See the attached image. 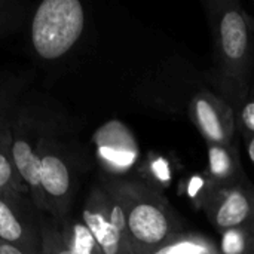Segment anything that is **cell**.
Wrapping results in <instances>:
<instances>
[{
  "label": "cell",
  "mask_w": 254,
  "mask_h": 254,
  "mask_svg": "<svg viewBox=\"0 0 254 254\" xmlns=\"http://www.w3.org/2000/svg\"><path fill=\"white\" fill-rule=\"evenodd\" d=\"M153 254H174V252H173V249H171V246L168 243L167 246H164L162 249H159L158 252H155Z\"/></svg>",
  "instance_id": "20"
},
{
  "label": "cell",
  "mask_w": 254,
  "mask_h": 254,
  "mask_svg": "<svg viewBox=\"0 0 254 254\" xmlns=\"http://www.w3.org/2000/svg\"><path fill=\"white\" fill-rule=\"evenodd\" d=\"M252 254H254V249H253V253H252Z\"/></svg>",
  "instance_id": "21"
},
{
  "label": "cell",
  "mask_w": 254,
  "mask_h": 254,
  "mask_svg": "<svg viewBox=\"0 0 254 254\" xmlns=\"http://www.w3.org/2000/svg\"><path fill=\"white\" fill-rule=\"evenodd\" d=\"M85 9L79 0H45L31 21V45L43 60H58L82 37Z\"/></svg>",
  "instance_id": "3"
},
{
  "label": "cell",
  "mask_w": 254,
  "mask_h": 254,
  "mask_svg": "<svg viewBox=\"0 0 254 254\" xmlns=\"http://www.w3.org/2000/svg\"><path fill=\"white\" fill-rule=\"evenodd\" d=\"M182 193L195 208L205 211L213 195L216 193V188L210 182L205 171L195 173L182 183Z\"/></svg>",
  "instance_id": "13"
},
{
  "label": "cell",
  "mask_w": 254,
  "mask_h": 254,
  "mask_svg": "<svg viewBox=\"0 0 254 254\" xmlns=\"http://www.w3.org/2000/svg\"><path fill=\"white\" fill-rule=\"evenodd\" d=\"M12 159L16 171L24 179V182L31 189H39L42 171L40 158L36 155V152L25 140H15L12 146Z\"/></svg>",
  "instance_id": "12"
},
{
  "label": "cell",
  "mask_w": 254,
  "mask_h": 254,
  "mask_svg": "<svg viewBox=\"0 0 254 254\" xmlns=\"http://www.w3.org/2000/svg\"><path fill=\"white\" fill-rule=\"evenodd\" d=\"M12 180V165L4 155L0 153V189Z\"/></svg>",
  "instance_id": "17"
},
{
  "label": "cell",
  "mask_w": 254,
  "mask_h": 254,
  "mask_svg": "<svg viewBox=\"0 0 254 254\" xmlns=\"http://www.w3.org/2000/svg\"><path fill=\"white\" fill-rule=\"evenodd\" d=\"M40 188L52 198H61L70 189V171L61 158L55 155H43L40 158Z\"/></svg>",
  "instance_id": "9"
},
{
  "label": "cell",
  "mask_w": 254,
  "mask_h": 254,
  "mask_svg": "<svg viewBox=\"0 0 254 254\" xmlns=\"http://www.w3.org/2000/svg\"><path fill=\"white\" fill-rule=\"evenodd\" d=\"M205 213L219 234L229 229L252 228L254 226V185L247 180L216 190Z\"/></svg>",
  "instance_id": "6"
},
{
  "label": "cell",
  "mask_w": 254,
  "mask_h": 254,
  "mask_svg": "<svg viewBox=\"0 0 254 254\" xmlns=\"http://www.w3.org/2000/svg\"><path fill=\"white\" fill-rule=\"evenodd\" d=\"M0 241L19 249L22 253L33 254L30 247L31 241L27 234L24 222L9 202L0 198Z\"/></svg>",
  "instance_id": "10"
},
{
  "label": "cell",
  "mask_w": 254,
  "mask_h": 254,
  "mask_svg": "<svg viewBox=\"0 0 254 254\" xmlns=\"http://www.w3.org/2000/svg\"><path fill=\"white\" fill-rule=\"evenodd\" d=\"M237 118V131L241 132L244 141H249L254 137V86H250L247 95L240 103L235 110Z\"/></svg>",
  "instance_id": "15"
},
{
  "label": "cell",
  "mask_w": 254,
  "mask_h": 254,
  "mask_svg": "<svg viewBox=\"0 0 254 254\" xmlns=\"http://www.w3.org/2000/svg\"><path fill=\"white\" fill-rule=\"evenodd\" d=\"M254 249V226L229 229L220 234L219 254H252Z\"/></svg>",
  "instance_id": "14"
},
{
  "label": "cell",
  "mask_w": 254,
  "mask_h": 254,
  "mask_svg": "<svg viewBox=\"0 0 254 254\" xmlns=\"http://www.w3.org/2000/svg\"><path fill=\"white\" fill-rule=\"evenodd\" d=\"M122 205L134 254H153L185 232L183 222L164 193L143 182H106Z\"/></svg>",
  "instance_id": "2"
},
{
  "label": "cell",
  "mask_w": 254,
  "mask_h": 254,
  "mask_svg": "<svg viewBox=\"0 0 254 254\" xmlns=\"http://www.w3.org/2000/svg\"><path fill=\"white\" fill-rule=\"evenodd\" d=\"M205 9L222 97L237 110L250 89L254 19L235 0H211L205 3Z\"/></svg>",
  "instance_id": "1"
},
{
  "label": "cell",
  "mask_w": 254,
  "mask_h": 254,
  "mask_svg": "<svg viewBox=\"0 0 254 254\" xmlns=\"http://www.w3.org/2000/svg\"><path fill=\"white\" fill-rule=\"evenodd\" d=\"M83 225L103 254H134L122 205L106 185L89 195L83 210Z\"/></svg>",
  "instance_id": "4"
},
{
  "label": "cell",
  "mask_w": 254,
  "mask_h": 254,
  "mask_svg": "<svg viewBox=\"0 0 254 254\" xmlns=\"http://www.w3.org/2000/svg\"><path fill=\"white\" fill-rule=\"evenodd\" d=\"M207 153H208V164H207L205 174L208 176L216 190L231 188L249 180L241 165V158L237 144H231V146L208 144Z\"/></svg>",
  "instance_id": "8"
},
{
  "label": "cell",
  "mask_w": 254,
  "mask_h": 254,
  "mask_svg": "<svg viewBox=\"0 0 254 254\" xmlns=\"http://www.w3.org/2000/svg\"><path fill=\"white\" fill-rule=\"evenodd\" d=\"M246 146H247V156H249V159H250V162H252L254 168V137L250 138L249 141H246Z\"/></svg>",
  "instance_id": "19"
},
{
  "label": "cell",
  "mask_w": 254,
  "mask_h": 254,
  "mask_svg": "<svg viewBox=\"0 0 254 254\" xmlns=\"http://www.w3.org/2000/svg\"><path fill=\"white\" fill-rule=\"evenodd\" d=\"M100 156L116 173H122L135 165L138 146L129 129L121 122H109L97 134Z\"/></svg>",
  "instance_id": "7"
},
{
  "label": "cell",
  "mask_w": 254,
  "mask_h": 254,
  "mask_svg": "<svg viewBox=\"0 0 254 254\" xmlns=\"http://www.w3.org/2000/svg\"><path fill=\"white\" fill-rule=\"evenodd\" d=\"M42 254H76L65 240L61 238L54 229L43 228L42 231Z\"/></svg>",
  "instance_id": "16"
},
{
  "label": "cell",
  "mask_w": 254,
  "mask_h": 254,
  "mask_svg": "<svg viewBox=\"0 0 254 254\" xmlns=\"http://www.w3.org/2000/svg\"><path fill=\"white\" fill-rule=\"evenodd\" d=\"M188 112L207 146L235 144V110L223 97L207 89L198 91L192 95Z\"/></svg>",
  "instance_id": "5"
},
{
  "label": "cell",
  "mask_w": 254,
  "mask_h": 254,
  "mask_svg": "<svg viewBox=\"0 0 254 254\" xmlns=\"http://www.w3.org/2000/svg\"><path fill=\"white\" fill-rule=\"evenodd\" d=\"M140 182L147 185L149 188L164 193L174 180V165L170 158L162 153H150L146 161L141 164L140 170Z\"/></svg>",
  "instance_id": "11"
},
{
  "label": "cell",
  "mask_w": 254,
  "mask_h": 254,
  "mask_svg": "<svg viewBox=\"0 0 254 254\" xmlns=\"http://www.w3.org/2000/svg\"><path fill=\"white\" fill-rule=\"evenodd\" d=\"M0 254H25L22 253L19 249L10 246V244H6L3 241H0Z\"/></svg>",
  "instance_id": "18"
}]
</instances>
